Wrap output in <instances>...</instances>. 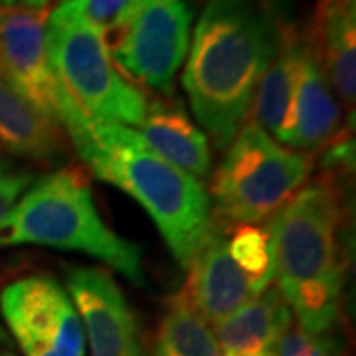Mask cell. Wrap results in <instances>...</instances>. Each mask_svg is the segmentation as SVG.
Here are the masks:
<instances>
[{
  "label": "cell",
  "instance_id": "obj_1",
  "mask_svg": "<svg viewBox=\"0 0 356 356\" xmlns=\"http://www.w3.org/2000/svg\"><path fill=\"white\" fill-rule=\"evenodd\" d=\"M283 22L266 0H208L196 22L182 88L216 151L245 125L261 76L280 48Z\"/></svg>",
  "mask_w": 356,
  "mask_h": 356
},
{
  "label": "cell",
  "instance_id": "obj_2",
  "mask_svg": "<svg viewBox=\"0 0 356 356\" xmlns=\"http://www.w3.org/2000/svg\"><path fill=\"white\" fill-rule=\"evenodd\" d=\"M343 228V191L327 175L305 182L269 218L271 281L307 332H329L341 321L348 267Z\"/></svg>",
  "mask_w": 356,
  "mask_h": 356
},
{
  "label": "cell",
  "instance_id": "obj_3",
  "mask_svg": "<svg viewBox=\"0 0 356 356\" xmlns=\"http://www.w3.org/2000/svg\"><path fill=\"white\" fill-rule=\"evenodd\" d=\"M62 127L81 163L139 202L170 254L186 267L212 224L210 196L202 182L159 156L137 131L93 121L79 107Z\"/></svg>",
  "mask_w": 356,
  "mask_h": 356
},
{
  "label": "cell",
  "instance_id": "obj_4",
  "mask_svg": "<svg viewBox=\"0 0 356 356\" xmlns=\"http://www.w3.org/2000/svg\"><path fill=\"white\" fill-rule=\"evenodd\" d=\"M44 245L95 257L147 287L143 250L105 224L88 175L76 165L36 178L0 220V248Z\"/></svg>",
  "mask_w": 356,
  "mask_h": 356
},
{
  "label": "cell",
  "instance_id": "obj_5",
  "mask_svg": "<svg viewBox=\"0 0 356 356\" xmlns=\"http://www.w3.org/2000/svg\"><path fill=\"white\" fill-rule=\"evenodd\" d=\"M313 161V154L289 149L245 121L212 177V220L229 229L266 222L309 180Z\"/></svg>",
  "mask_w": 356,
  "mask_h": 356
},
{
  "label": "cell",
  "instance_id": "obj_6",
  "mask_svg": "<svg viewBox=\"0 0 356 356\" xmlns=\"http://www.w3.org/2000/svg\"><path fill=\"white\" fill-rule=\"evenodd\" d=\"M46 42L56 76L83 113L93 121L139 127L149 105L147 93L115 67L97 30L48 13Z\"/></svg>",
  "mask_w": 356,
  "mask_h": 356
},
{
  "label": "cell",
  "instance_id": "obj_7",
  "mask_svg": "<svg viewBox=\"0 0 356 356\" xmlns=\"http://www.w3.org/2000/svg\"><path fill=\"white\" fill-rule=\"evenodd\" d=\"M196 13V0H129L102 32L115 67L137 88L170 97L182 67Z\"/></svg>",
  "mask_w": 356,
  "mask_h": 356
},
{
  "label": "cell",
  "instance_id": "obj_8",
  "mask_svg": "<svg viewBox=\"0 0 356 356\" xmlns=\"http://www.w3.org/2000/svg\"><path fill=\"white\" fill-rule=\"evenodd\" d=\"M0 313L24 356H86L79 315L56 277L34 273L8 283Z\"/></svg>",
  "mask_w": 356,
  "mask_h": 356
},
{
  "label": "cell",
  "instance_id": "obj_9",
  "mask_svg": "<svg viewBox=\"0 0 356 356\" xmlns=\"http://www.w3.org/2000/svg\"><path fill=\"white\" fill-rule=\"evenodd\" d=\"M46 22L48 13L0 8V79L62 127L77 105L50 64Z\"/></svg>",
  "mask_w": 356,
  "mask_h": 356
},
{
  "label": "cell",
  "instance_id": "obj_10",
  "mask_svg": "<svg viewBox=\"0 0 356 356\" xmlns=\"http://www.w3.org/2000/svg\"><path fill=\"white\" fill-rule=\"evenodd\" d=\"M65 291L79 315L91 356H147L139 317L111 271L67 266Z\"/></svg>",
  "mask_w": 356,
  "mask_h": 356
},
{
  "label": "cell",
  "instance_id": "obj_11",
  "mask_svg": "<svg viewBox=\"0 0 356 356\" xmlns=\"http://www.w3.org/2000/svg\"><path fill=\"white\" fill-rule=\"evenodd\" d=\"M228 232L229 228L212 220L208 234L186 264V285L182 293L212 327L264 293L232 259Z\"/></svg>",
  "mask_w": 356,
  "mask_h": 356
},
{
  "label": "cell",
  "instance_id": "obj_12",
  "mask_svg": "<svg viewBox=\"0 0 356 356\" xmlns=\"http://www.w3.org/2000/svg\"><path fill=\"white\" fill-rule=\"evenodd\" d=\"M139 129L145 143L170 165L200 182L210 178V143L184 105L172 95L151 99Z\"/></svg>",
  "mask_w": 356,
  "mask_h": 356
},
{
  "label": "cell",
  "instance_id": "obj_13",
  "mask_svg": "<svg viewBox=\"0 0 356 356\" xmlns=\"http://www.w3.org/2000/svg\"><path fill=\"white\" fill-rule=\"evenodd\" d=\"M343 121L341 103L318 64L313 42L305 30V50L295 88L289 147L303 153H317L339 133Z\"/></svg>",
  "mask_w": 356,
  "mask_h": 356
},
{
  "label": "cell",
  "instance_id": "obj_14",
  "mask_svg": "<svg viewBox=\"0 0 356 356\" xmlns=\"http://www.w3.org/2000/svg\"><path fill=\"white\" fill-rule=\"evenodd\" d=\"M303 50L305 30L283 22L277 54L259 79L250 109L254 111L252 121L255 125L285 147H289L291 140L293 97L301 72Z\"/></svg>",
  "mask_w": 356,
  "mask_h": 356
},
{
  "label": "cell",
  "instance_id": "obj_15",
  "mask_svg": "<svg viewBox=\"0 0 356 356\" xmlns=\"http://www.w3.org/2000/svg\"><path fill=\"white\" fill-rule=\"evenodd\" d=\"M307 30L331 88L355 111L356 0H317L313 26Z\"/></svg>",
  "mask_w": 356,
  "mask_h": 356
},
{
  "label": "cell",
  "instance_id": "obj_16",
  "mask_svg": "<svg viewBox=\"0 0 356 356\" xmlns=\"http://www.w3.org/2000/svg\"><path fill=\"white\" fill-rule=\"evenodd\" d=\"M0 149L44 166L62 163L70 151L65 131L0 79Z\"/></svg>",
  "mask_w": 356,
  "mask_h": 356
},
{
  "label": "cell",
  "instance_id": "obj_17",
  "mask_svg": "<svg viewBox=\"0 0 356 356\" xmlns=\"http://www.w3.org/2000/svg\"><path fill=\"white\" fill-rule=\"evenodd\" d=\"M293 315L275 285L214 327L222 356H273Z\"/></svg>",
  "mask_w": 356,
  "mask_h": 356
},
{
  "label": "cell",
  "instance_id": "obj_18",
  "mask_svg": "<svg viewBox=\"0 0 356 356\" xmlns=\"http://www.w3.org/2000/svg\"><path fill=\"white\" fill-rule=\"evenodd\" d=\"M147 356H222L214 327L178 291L166 301Z\"/></svg>",
  "mask_w": 356,
  "mask_h": 356
},
{
  "label": "cell",
  "instance_id": "obj_19",
  "mask_svg": "<svg viewBox=\"0 0 356 356\" xmlns=\"http://www.w3.org/2000/svg\"><path fill=\"white\" fill-rule=\"evenodd\" d=\"M228 250L232 259L238 264L245 275L266 291L273 283L271 281V252H269V236L266 228L254 224H243L234 229L228 238Z\"/></svg>",
  "mask_w": 356,
  "mask_h": 356
},
{
  "label": "cell",
  "instance_id": "obj_20",
  "mask_svg": "<svg viewBox=\"0 0 356 356\" xmlns=\"http://www.w3.org/2000/svg\"><path fill=\"white\" fill-rule=\"evenodd\" d=\"M273 356H344V344L332 331L307 332L293 318L289 329L275 344Z\"/></svg>",
  "mask_w": 356,
  "mask_h": 356
},
{
  "label": "cell",
  "instance_id": "obj_21",
  "mask_svg": "<svg viewBox=\"0 0 356 356\" xmlns=\"http://www.w3.org/2000/svg\"><path fill=\"white\" fill-rule=\"evenodd\" d=\"M127 4L129 0H58L50 14L81 20L102 34Z\"/></svg>",
  "mask_w": 356,
  "mask_h": 356
},
{
  "label": "cell",
  "instance_id": "obj_22",
  "mask_svg": "<svg viewBox=\"0 0 356 356\" xmlns=\"http://www.w3.org/2000/svg\"><path fill=\"white\" fill-rule=\"evenodd\" d=\"M353 125L339 129V133L321 149V166L327 177H348L355 170V139Z\"/></svg>",
  "mask_w": 356,
  "mask_h": 356
},
{
  "label": "cell",
  "instance_id": "obj_23",
  "mask_svg": "<svg viewBox=\"0 0 356 356\" xmlns=\"http://www.w3.org/2000/svg\"><path fill=\"white\" fill-rule=\"evenodd\" d=\"M34 180V170L0 156V220L10 212L16 200Z\"/></svg>",
  "mask_w": 356,
  "mask_h": 356
},
{
  "label": "cell",
  "instance_id": "obj_24",
  "mask_svg": "<svg viewBox=\"0 0 356 356\" xmlns=\"http://www.w3.org/2000/svg\"><path fill=\"white\" fill-rule=\"evenodd\" d=\"M54 0H2V8H26V10H40L50 13Z\"/></svg>",
  "mask_w": 356,
  "mask_h": 356
},
{
  "label": "cell",
  "instance_id": "obj_25",
  "mask_svg": "<svg viewBox=\"0 0 356 356\" xmlns=\"http://www.w3.org/2000/svg\"><path fill=\"white\" fill-rule=\"evenodd\" d=\"M6 343H8V341H6V334H4V329L0 327V346H6Z\"/></svg>",
  "mask_w": 356,
  "mask_h": 356
},
{
  "label": "cell",
  "instance_id": "obj_26",
  "mask_svg": "<svg viewBox=\"0 0 356 356\" xmlns=\"http://www.w3.org/2000/svg\"><path fill=\"white\" fill-rule=\"evenodd\" d=\"M0 356H16V355H13L10 350H2V353H0Z\"/></svg>",
  "mask_w": 356,
  "mask_h": 356
},
{
  "label": "cell",
  "instance_id": "obj_27",
  "mask_svg": "<svg viewBox=\"0 0 356 356\" xmlns=\"http://www.w3.org/2000/svg\"><path fill=\"white\" fill-rule=\"evenodd\" d=\"M0 8H2V0H0Z\"/></svg>",
  "mask_w": 356,
  "mask_h": 356
}]
</instances>
